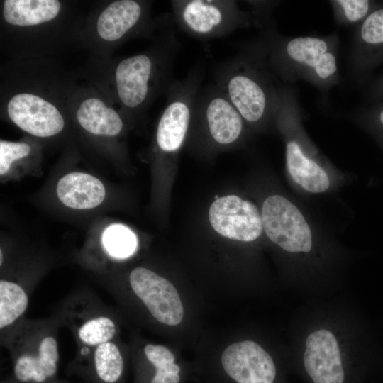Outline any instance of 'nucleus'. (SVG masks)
<instances>
[{
  "label": "nucleus",
  "instance_id": "dca6fc26",
  "mask_svg": "<svg viewBox=\"0 0 383 383\" xmlns=\"http://www.w3.org/2000/svg\"><path fill=\"white\" fill-rule=\"evenodd\" d=\"M59 200L74 209H91L98 206L106 195L104 185L96 177L73 172L60 179L56 188Z\"/></svg>",
  "mask_w": 383,
  "mask_h": 383
},
{
  "label": "nucleus",
  "instance_id": "f03ea898",
  "mask_svg": "<svg viewBox=\"0 0 383 383\" xmlns=\"http://www.w3.org/2000/svg\"><path fill=\"white\" fill-rule=\"evenodd\" d=\"M214 79L246 123L257 124L275 118L278 87L259 42L218 64Z\"/></svg>",
  "mask_w": 383,
  "mask_h": 383
},
{
  "label": "nucleus",
  "instance_id": "6ab92c4d",
  "mask_svg": "<svg viewBox=\"0 0 383 383\" xmlns=\"http://www.w3.org/2000/svg\"><path fill=\"white\" fill-rule=\"evenodd\" d=\"M286 159L291 177L304 189L311 193H321L328 189L330 181L326 172L306 155L296 140L287 142Z\"/></svg>",
  "mask_w": 383,
  "mask_h": 383
},
{
  "label": "nucleus",
  "instance_id": "9b49d317",
  "mask_svg": "<svg viewBox=\"0 0 383 383\" xmlns=\"http://www.w3.org/2000/svg\"><path fill=\"white\" fill-rule=\"evenodd\" d=\"M8 117L17 127L35 137L50 138L64 128L65 118L49 99L33 92L13 94L6 104Z\"/></svg>",
  "mask_w": 383,
  "mask_h": 383
},
{
  "label": "nucleus",
  "instance_id": "a878e982",
  "mask_svg": "<svg viewBox=\"0 0 383 383\" xmlns=\"http://www.w3.org/2000/svg\"><path fill=\"white\" fill-rule=\"evenodd\" d=\"M52 383H71V382L67 381V380L60 379L58 378L57 379H56L55 381H54Z\"/></svg>",
  "mask_w": 383,
  "mask_h": 383
},
{
  "label": "nucleus",
  "instance_id": "6e6552de",
  "mask_svg": "<svg viewBox=\"0 0 383 383\" xmlns=\"http://www.w3.org/2000/svg\"><path fill=\"white\" fill-rule=\"evenodd\" d=\"M127 288L157 322L174 326L184 316V308L178 292L165 277L152 270L137 267L127 278Z\"/></svg>",
  "mask_w": 383,
  "mask_h": 383
},
{
  "label": "nucleus",
  "instance_id": "20e7f679",
  "mask_svg": "<svg viewBox=\"0 0 383 383\" xmlns=\"http://www.w3.org/2000/svg\"><path fill=\"white\" fill-rule=\"evenodd\" d=\"M61 328L54 315L26 317L1 343L9 353L12 376L18 383H52L58 379Z\"/></svg>",
  "mask_w": 383,
  "mask_h": 383
},
{
  "label": "nucleus",
  "instance_id": "0eeeda50",
  "mask_svg": "<svg viewBox=\"0 0 383 383\" xmlns=\"http://www.w3.org/2000/svg\"><path fill=\"white\" fill-rule=\"evenodd\" d=\"M171 6L174 23L199 40L227 36L253 21L252 13L242 11L233 0H174Z\"/></svg>",
  "mask_w": 383,
  "mask_h": 383
},
{
  "label": "nucleus",
  "instance_id": "2eb2a0df",
  "mask_svg": "<svg viewBox=\"0 0 383 383\" xmlns=\"http://www.w3.org/2000/svg\"><path fill=\"white\" fill-rule=\"evenodd\" d=\"M118 338L100 344L84 356L74 357L67 372L84 383H121L125 360Z\"/></svg>",
  "mask_w": 383,
  "mask_h": 383
},
{
  "label": "nucleus",
  "instance_id": "f257e3e1",
  "mask_svg": "<svg viewBox=\"0 0 383 383\" xmlns=\"http://www.w3.org/2000/svg\"><path fill=\"white\" fill-rule=\"evenodd\" d=\"M171 16L162 19L155 43L145 52L117 64L113 79L117 97L125 111H144L154 98L168 89L174 62L180 49Z\"/></svg>",
  "mask_w": 383,
  "mask_h": 383
},
{
  "label": "nucleus",
  "instance_id": "a211bd4d",
  "mask_svg": "<svg viewBox=\"0 0 383 383\" xmlns=\"http://www.w3.org/2000/svg\"><path fill=\"white\" fill-rule=\"evenodd\" d=\"M61 10V2L57 0H5L2 3L5 22L20 28L50 23Z\"/></svg>",
  "mask_w": 383,
  "mask_h": 383
},
{
  "label": "nucleus",
  "instance_id": "9d476101",
  "mask_svg": "<svg viewBox=\"0 0 383 383\" xmlns=\"http://www.w3.org/2000/svg\"><path fill=\"white\" fill-rule=\"evenodd\" d=\"M192 120L204 125L214 143L228 145L236 142L245 122L223 92L214 84L201 89Z\"/></svg>",
  "mask_w": 383,
  "mask_h": 383
},
{
  "label": "nucleus",
  "instance_id": "39448f33",
  "mask_svg": "<svg viewBox=\"0 0 383 383\" xmlns=\"http://www.w3.org/2000/svg\"><path fill=\"white\" fill-rule=\"evenodd\" d=\"M259 43L274 74L287 79L294 74L323 88L338 79L334 42L328 38L301 36L282 40L269 35Z\"/></svg>",
  "mask_w": 383,
  "mask_h": 383
},
{
  "label": "nucleus",
  "instance_id": "f3484780",
  "mask_svg": "<svg viewBox=\"0 0 383 383\" xmlns=\"http://www.w3.org/2000/svg\"><path fill=\"white\" fill-rule=\"evenodd\" d=\"M75 116L82 129L97 136L116 137L124 127L118 112L96 96L82 99L76 108Z\"/></svg>",
  "mask_w": 383,
  "mask_h": 383
},
{
  "label": "nucleus",
  "instance_id": "412c9836",
  "mask_svg": "<svg viewBox=\"0 0 383 383\" xmlns=\"http://www.w3.org/2000/svg\"><path fill=\"white\" fill-rule=\"evenodd\" d=\"M101 245L105 254L113 260L131 257L138 248V238L128 227L122 224L108 226L102 234Z\"/></svg>",
  "mask_w": 383,
  "mask_h": 383
},
{
  "label": "nucleus",
  "instance_id": "f8f14e48",
  "mask_svg": "<svg viewBox=\"0 0 383 383\" xmlns=\"http://www.w3.org/2000/svg\"><path fill=\"white\" fill-rule=\"evenodd\" d=\"M209 218L219 234L239 241L256 240L263 228L257 206L235 195L216 199L210 206Z\"/></svg>",
  "mask_w": 383,
  "mask_h": 383
},
{
  "label": "nucleus",
  "instance_id": "aec40b11",
  "mask_svg": "<svg viewBox=\"0 0 383 383\" xmlns=\"http://www.w3.org/2000/svg\"><path fill=\"white\" fill-rule=\"evenodd\" d=\"M142 352L145 360L155 371L149 383L179 382L180 368L174 363V356L170 349L162 345L147 343L144 345Z\"/></svg>",
  "mask_w": 383,
  "mask_h": 383
},
{
  "label": "nucleus",
  "instance_id": "5701e85b",
  "mask_svg": "<svg viewBox=\"0 0 383 383\" xmlns=\"http://www.w3.org/2000/svg\"><path fill=\"white\" fill-rule=\"evenodd\" d=\"M31 151L29 144L25 142L0 141V174L3 176L10 169L14 161L27 157Z\"/></svg>",
  "mask_w": 383,
  "mask_h": 383
},
{
  "label": "nucleus",
  "instance_id": "4be33fe9",
  "mask_svg": "<svg viewBox=\"0 0 383 383\" xmlns=\"http://www.w3.org/2000/svg\"><path fill=\"white\" fill-rule=\"evenodd\" d=\"M360 40L362 45L383 44V9L374 11L364 21L360 30Z\"/></svg>",
  "mask_w": 383,
  "mask_h": 383
},
{
  "label": "nucleus",
  "instance_id": "4468645a",
  "mask_svg": "<svg viewBox=\"0 0 383 383\" xmlns=\"http://www.w3.org/2000/svg\"><path fill=\"white\" fill-rule=\"evenodd\" d=\"M226 372L237 383H276L278 375L272 356L259 344L246 340L228 346L221 356Z\"/></svg>",
  "mask_w": 383,
  "mask_h": 383
},
{
  "label": "nucleus",
  "instance_id": "393cba45",
  "mask_svg": "<svg viewBox=\"0 0 383 383\" xmlns=\"http://www.w3.org/2000/svg\"><path fill=\"white\" fill-rule=\"evenodd\" d=\"M1 383H18V382L11 375V376L9 377L8 378L2 380Z\"/></svg>",
  "mask_w": 383,
  "mask_h": 383
},
{
  "label": "nucleus",
  "instance_id": "7ed1b4c3",
  "mask_svg": "<svg viewBox=\"0 0 383 383\" xmlns=\"http://www.w3.org/2000/svg\"><path fill=\"white\" fill-rule=\"evenodd\" d=\"M374 351L348 352L340 331L320 326L305 337L296 367L306 383H368L378 365Z\"/></svg>",
  "mask_w": 383,
  "mask_h": 383
},
{
  "label": "nucleus",
  "instance_id": "bb28decb",
  "mask_svg": "<svg viewBox=\"0 0 383 383\" xmlns=\"http://www.w3.org/2000/svg\"><path fill=\"white\" fill-rule=\"evenodd\" d=\"M379 118L381 124L383 126V109L380 111Z\"/></svg>",
  "mask_w": 383,
  "mask_h": 383
},
{
  "label": "nucleus",
  "instance_id": "1a4fd4ad",
  "mask_svg": "<svg viewBox=\"0 0 383 383\" xmlns=\"http://www.w3.org/2000/svg\"><path fill=\"white\" fill-rule=\"evenodd\" d=\"M261 218L268 238L283 250L292 253L311 251V229L298 208L285 197H267L262 204Z\"/></svg>",
  "mask_w": 383,
  "mask_h": 383
},
{
  "label": "nucleus",
  "instance_id": "b1692460",
  "mask_svg": "<svg viewBox=\"0 0 383 383\" xmlns=\"http://www.w3.org/2000/svg\"><path fill=\"white\" fill-rule=\"evenodd\" d=\"M332 2L340 20L348 23L362 19L370 8V2L367 0H338Z\"/></svg>",
  "mask_w": 383,
  "mask_h": 383
},
{
  "label": "nucleus",
  "instance_id": "423d86ee",
  "mask_svg": "<svg viewBox=\"0 0 383 383\" xmlns=\"http://www.w3.org/2000/svg\"><path fill=\"white\" fill-rule=\"evenodd\" d=\"M52 315L62 328L72 333L76 342L74 357L84 356L97 345L118 338L116 314L96 293L88 289L67 294L56 306Z\"/></svg>",
  "mask_w": 383,
  "mask_h": 383
},
{
  "label": "nucleus",
  "instance_id": "ddd939ff",
  "mask_svg": "<svg viewBox=\"0 0 383 383\" xmlns=\"http://www.w3.org/2000/svg\"><path fill=\"white\" fill-rule=\"evenodd\" d=\"M150 4L136 0H117L108 4L96 22L98 37L106 43H117L156 27L150 20Z\"/></svg>",
  "mask_w": 383,
  "mask_h": 383
}]
</instances>
